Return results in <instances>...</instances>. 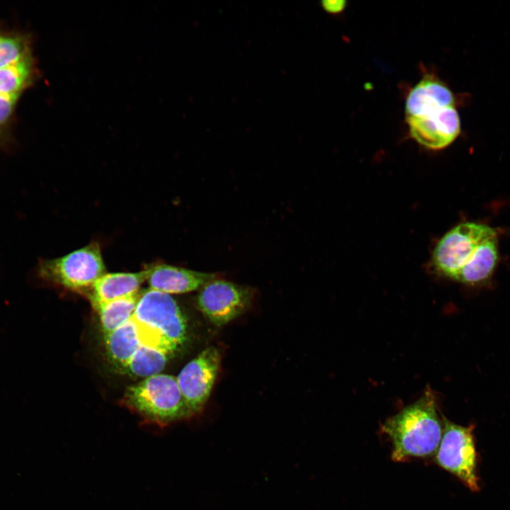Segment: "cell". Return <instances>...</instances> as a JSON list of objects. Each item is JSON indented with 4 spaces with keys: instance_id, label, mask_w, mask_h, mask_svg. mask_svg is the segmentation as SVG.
I'll return each instance as SVG.
<instances>
[{
    "instance_id": "1",
    "label": "cell",
    "mask_w": 510,
    "mask_h": 510,
    "mask_svg": "<svg viewBox=\"0 0 510 510\" xmlns=\"http://www.w3.org/2000/svg\"><path fill=\"white\" fill-rule=\"evenodd\" d=\"M103 339L108 358L119 370L137 353L171 357L187 339V322L171 295L149 288L140 293L130 318Z\"/></svg>"
},
{
    "instance_id": "2",
    "label": "cell",
    "mask_w": 510,
    "mask_h": 510,
    "mask_svg": "<svg viewBox=\"0 0 510 510\" xmlns=\"http://www.w3.org/2000/svg\"><path fill=\"white\" fill-rule=\"evenodd\" d=\"M498 257L496 230L484 224L466 222L452 228L438 241L432 264L444 276L475 285L491 278Z\"/></svg>"
},
{
    "instance_id": "3",
    "label": "cell",
    "mask_w": 510,
    "mask_h": 510,
    "mask_svg": "<svg viewBox=\"0 0 510 510\" xmlns=\"http://www.w3.org/2000/svg\"><path fill=\"white\" fill-rule=\"evenodd\" d=\"M382 431L390 439L391 458L396 462L434 455L441 440L443 425L432 392L426 391L415 402L387 419Z\"/></svg>"
},
{
    "instance_id": "4",
    "label": "cell",
    "mask_w": 510,
    "mask_h": 510,
    "mask_svg": "<svg viewBox=\"0 0 510 510\" xmlns=\"http://www.w3.org/2000/svg\"><path fill=\"white\" fill-rule=\"evenodd\" d=\"M121 403L145 421L166 426L193 416L176 377L159 373L128 387Z\"/></svg>"
},
{
    "instance_id": "5",
    "label": "cell",
    "mask_w": 510,
    "mask_h": 510,
    "mask_svg": "<svg viewBox=\"0 0 510 510\" xmlns=\"http://www.w3.org/2000/svg\"><path fill=\"white\" fill-rule=\"evenodd\" d=\"M106 273L100 246L96 242L73 251L63 256L42 261L40 277L64 289L85 293Z\"/></svg>"
},
{
    "instance_id": "6",
    "label": "cell",
    "mask_w": 510,
    "mask_h": 510,
    "mask_svg": "<svg viewBox=\"0 0 510 510\" xmlns=\"http://www.w3.org/2000/svg\"><path fill=\"white\" fill-rule=\"evenodd\" d=\"M473 431V425L463 426L443 417V434L435 460L470 490L477 492L480 485Z\"/></svg>"
},
{
    "instance_id": "7",
    "label": "cell",
    "mask_w": 510,
    "mask_h": 510,
    "mask_svg": "<svg viewBox=\"0 0 510 510\" xmlns=\"http://www.w3.org/2000/svg\"><path fill=\"white\" fill-rule=\"evenodd\" d=\"M254 295L253 289L248 286L215 278L198 290L196 302L212 324L222 327L245 312Z\"/></svg>"
},
{
    "instance_id": "8",
    "label": "cell",
    "mask_w": 510,
    "mask_h": 510,
    "mask_svg": "<svg viewBox=\"0 0 510 510\" xmlns=\"http://www.w3.org/2000/svg\"><path fill=\"white\" fill-rule=\"evenodd\" d=\"M221 363L215 346L203 349L181 370L176 376L183 397L193 416L200 413L213 387Z\"/></svg>"
},
{
    "instance_id": "9",
    "label": "cell",
    "mask_w": 510,
    "mask_h": 510,
    "mask_svg": "<svg viewBox=\"0 0 510 510\" xmlns=\"http://www.w3.org/2000/svg\"><path fill=\"white\" fill-rule=\"evenodd\" d=\"M409 134L422 146L441 149L450 144L460 132V120L455 106L441 108L418 117L406 118Z\"/></svg>"
},
{
    "instance_id": "10",
    "label": "cell",
    "mask_w": 510,
    "mask_h": 510,
    "mask_svg": "<svg viewBox=\"0 0 510 510\" xmlns=\"http://www.w3.org/2000/svg\"><path fill=\"white\" fill-rule=\"evenodd\" d=\"M149 288L168 295L200 290L216 278V274L204 273L164 263L148 264L144 268Z\"/></svg>"
},
{
    "instance_id": "11",
    "label": "cell",
    "mask_w": 510,
    "mask_h": 510,
    "mask_svg": "<svg viewBox=\"0 0 510 510\" xmlns=\"http://www.w3.org/2000/svg\"><path fill=\"white\" fill-rule=\"evenodd\" d=\"M450 89L436 76L427 74L409 91L405 101V117H418L454 106Z\"/></svg>"
},
{
    "instance_id": "12",
    "label": "cell",
    "mask_w": 510,
    "mask_h": 510,
    "mask_svg": "<svg viewBox=\"0 0 510 510\" xmlns=\"http://www.w3.org/2000/svg\"><path fill=\"white\" fill-rule=\"evenodd\" d=\"M143 268L137 273H105L93 285L86 295L92 307L123 297L139 293L146 281Z\"/></svg>"
},
{
    "instance_id": "13",
    "label": "cell",
    "mask_w": 510,
    "mask_h": 510,
    "mask_svg": "<svg viewBox=\"0 0 510 510\" xmlns=\"http://www.w3.org/2000/svg\"><path fill=\"white\" fill-rule=\"evenodd\" d=\"M140 293L92 307L99 317L103 336L110 334L130 318L136 308Z\"/></svg>"
},
{
    "instance_id": "14",
    "label": "cell",
    "mask_w": 510,
    "mask_h": 510,
    "mask_svg": "<svg viewBox=\"0 0 510 510\" xmlns=\"http://www.w3.org/2000/svg\"><path fill=\"white\" fill-rule=\"evenodd\" d=\"M31 71L32 66L29 57L0 69V93L18 94V92L28 84Z\"/></svg>"
},
{
    "instance_id": "15",
    "label": "cell",
    "mask_w": 510,
    "mask_h": 510,
    "mask_svg": "<svg viewBox=\"0 0 510 510\" xmlns=\"http://www.w3.org/2000/svg\"><path fill=\"white\" fill-rule=\"evenodd\" d=\"M29 57L23 42L15 37L0 35V69Z\"/></svg>"
},
{
    "instance_id": "16",
    "label": "cell",
    "mask_w": 510,
    "mask_h": 510,
    "mask_svg": "<svg viewBox=\"0 0 510 510\" xmlns=\"http://www.w3.org/2000/svg\"><path fill=\"white\" fill-rule=\"evenodd\" d=\"M18 94L0 93V125L4 123L11 115Z\"/></svg>"
},
{
    "instance_id": "17",
    "label": "cell",
    "mask_w": 510,
    "mask_h": 510,
    "mask_svg": "<svg viewBox=\"0 0 510 510\" xmlns=\"http://www.w3.org/2000/svg\"><path fill=\"white\" fill-rule=\"evenodd\" d=\"M346 1L344 0L324 1H322V6L324 10L329 13H339L344 11Z\"/></svg>"
}]
</instances>
